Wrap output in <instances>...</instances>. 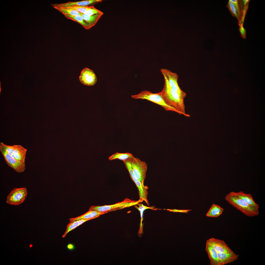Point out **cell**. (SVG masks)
<instances>
[{
	"instance_id": "cell-1",
	"label": "cell",
	"mask_w": 265,
	"mask_h": 265,
	"mask_svg": "<svg viewBox=\"0 0 265 265\" xmlns=\"http://www.w3.org/2000/svg\"><path fill=\"white\" fill-rule=\"evenodd\" d=\"M164 78V84L162 90L160 92L165 103L175 109L180 114L183 115L187 117H190V115L186 113L184 99L172 88L166 78Z\"/></svg>"
},
{
	"instance_id": "cell-2",
	"label": "cell",
	"mask_w": 265,
	"mask_h": 265,
	"mask_svg": "<svg viewBox=\"0 0 265 265\" xmlns=\"http://www.w3.org/2000/svg\"><path fill=\"white\" fill-rule=\"evenodd\" d=\"M225 200L229 204L248 217H254L259 214V208L249 205L231 192L225 197Z\"/></svg>"
},
{
	"instance_id": "cell-3",
	"label": "cell",
	"mask_w": 265,
	"mask_h": 265,
	"mask_svg": "<svg viewBox=\"0 0 265 265\" xmlns=\"http://www.w3.org/2000/svg\"><path fill=\"white\" fill-rule=\"evenodd\" d=\"M131 97L135 99H139L148 100L160 106L166 111H172L180 114L175 109L165 103L160 92L154 93L149 91L145 90L142 91L137 94L132 95Z\"/></svg>"
},
{
	"instance_id": "cell-4",
	"label": "cell",
	"mask_w": 265,
	"mask_h": 265,
	"mask_svg": "<svg viewBox=\"0 0 265 265\" xmlns=\"http://www.w3.org/2000/svg\"><path fill=\"white\" fill-rule=\"evenodd\" d=\"M142 202L140 199L138 200H134L126 198L122 201L114 204L102 206H92L89 210L106 213L109 211L122 209L135 205Z\"/></svg>"
},
{
	"instance_id": "cell-5",
	"label": "cell",
	"mask_w": 265,
	"mask_h": 265,
	"mask_svg": "<svg viewBox=\"0 0 265 265\" xmlns=\"http://www.w3.org/2000/svg\"><path fill=\"white\" fill-rule=\"evenodd\" d=\"M123 161L128 171L131 179L134 183L137 188L139 192V199L142 202L144 201L147 205L149 206V203L147 199V190L148 188V186H146L143 185L135 177L131 165L130 159L124 160Z\"/></svg>"
},
{
	"instance_id": "cell-6",
	"label": "cell",
	"mask_w": 265,
	"mask_h": 265,
	"mask_svg": "<svg viewBox=\"0 0 265 265\" xmlns=\"http://www.w3.org/2000/svg\"><path fill=\"white\" fill-rule=\"evenodd\" d=\"M132 168L137 179L144 185L146 177L147 165L146 162L135 157L130 159Z\"/></svg>"
},
{
	"instance_id": "cell-7",
	"label": "cell",
	"mask_w": 265,
	"mask_h": 265,
	"mask_svg": "<svg viewBox=\"0 0 265 265\" xmlns=\"http://www.w3.org/2000/svg\"><path fill=\"white\" fill-rule=\"evenodd\" d=\"M27 195V191L26 188H15L7 196L6 202L12 205H19L25 201Z\"/></svg>"
},
{
	"instance_id": "cell-8",
	"label": "cell",
	"mask_w": 265,
	"mask_h": 265,
	"mask_svg": "<svg viewBox=\"0 0 265 265\" xmlns=\"http://www.w3.org/2000/svg\"><path fill=\"white\" fill-rule=\"evenodd\" d=\"M160 71L165 77L172 88L177 92L184 99L186 96V93L180 88L178 83V76L176 73L172 72L170 70L162 68Z\"/></svg>"
},
{
	"instance_id": "cell-9",
	"label": "cell",
	"mask_w": 265,
	"mask_h": 265,
	"mask_svg": "<svg viewBox=\"0 0 265 265\" xmlns=\"http://www.w3.org/2000/svg\"><path fill=\"white\" fill-rule=\"evenodd\" d=\"M0 151L4 157L6 163L16 172L21 173L25 170V163L19 161L13 158L2 146H0Z\"/></svg>"
},
{
	"instance_id": "cell-10",
	"label": "cell",
	"mask_w": 265,
	"mask_h": 265,
	"mask_svg": "<svg viewBox=\"0 0 265 265\" xmlns=\"http://www.w3.org/2000/svg\"><path fill=\"white\" fill-rule=\"evenodd\" d=\"M79 78L81 83L87 86L94 85L97 81V77L93 71L87 68L82 70Z\"/></svg>"
},
{
	"instance_id": "cell-11",
	"label": "cell",
	"mask_w": 265,
	"mask_h": 265,
	"mask_svg": "<svg viewBox=\"0 0 265 265\" xmlns=\"http://www.w3.org/2000/svg\"><path fill=\"white\" fill-rule=\"evenodd\" d=\"M207 243L218 253H229L233 252L224 240L213 238L206 241Z\"/></svg>"
},
{
	"instance_id": "cell-12",
	"label": "cell",
	"mask_w": 265,
	"mask_h": 265,
	"mask_svg": "<svg viewBox=\"0 0 265 265\" xmlns=\"http://www.w3.org/2000/svg\"><path fill=\"white\" fill-rule=\"evenodd\" d=\"M219 265H224L238 260V256L234 252L229 253H218Z\"/></svg>"
},
{
	"instance_id": "cell-13",
	"label": "cell",
	"mask_w": 265,
	"mask_h": 265,
	"mask_svg": "<svg viewBox=\"0 0 265 265\" xmlns=\"http://www.w3.org/2000/svg\"><path fill=\"white\" fill-rule=\"evenodd\" d=\"M232 192L234 194L249 205L259 208V205L255 201L251 194L246 193L242 191L238 192Z\"/></svg>"
},
{
	"instance_id": "cell-14",
	"label": "cell",
	"mask_w": 265,
	"mask_h": 265,
	"mask_svg": "<svg viewBox=\"0 0 265 265\" xmlns=\"http://www.w3.org/2000/svg\"><path fill=\"white\" fill-rule=\"evenodd\" d=\"M205 250L210 260L211 265H219L218 252L210 245L206 242Z\"/></svg>"
},
{
	"instance_id": "cell-15",
	"label": "cell",
	"mask_w": 265,
	"mask_h": 265,
	"mask_svg": "<svg viewBox=\"0 0 265 265\" xmlns=\"http://www.w3.org/2000/svg\"><path fill=\"white\" fill-rule=\"evenodd\" d=\"M106 213L99 212L94 210H89L87 212L75 218H70L69 221L70 222H72L76 220L81 219L91 220L98 217L100 215Z\"/></svg>"
},
{
	"instance_id": "cell-16",
	"label": "cell",
	"mask_w": 265,
	"mask_h": 265,
	"mask_svg": "<svg viewBox=\"0 0 265 265\" xmlns=\"http://www.w3.org/2000/svg\"><path fill=\"white\" fill-rule=\"evenodd\" d=\"M14 154L18 161L25 163L27 149L20 145H13Z\"/></svg>"
},
{
	"instance_id": "cell-17",
	"label": "cell",
	"mask_w": 265,
	"mask_h": 265,
	"mask_svg": "<svg viewBox=\"0 0 265 265\" xmlns=\"http://www.w3.org/2000/svg\"><path fill=\"white\" fill-rule=\"evenodd\" d=\"M102 1V0H87L78 1H69L65 3L55 4L57 6L61 7H66L71 5L87 6V5L92 4L101 2Z\"/></svg>"
},
{
	"instance_id": "cell-18",
	"label": "cell",
	"mask_w": 265,
	"mask_h": 265,
	"mask_svg": "<svg viewBox=\"0 0 265 265\" xmlns=\"http://www.w3.org/2000/svg\"><path fill=\"white\" fill-rule=\"evenodd\" d=\"M103 14V13L89 15L81 13V16L91 28L96 24Z\"/></svg>"
},
{
	"instance_id": "cell-19",
	"label": "cell",
	"mask_w": 265,
	"mask_h": 265,
	"mask_svg": "<svg viewBox=\"0 0 265 265\" xmlns=\"http://www.w3.org/2000/svg\"><path fill=\"white\" fill-rule=\"evenodd\" d=\"M224 209L219 205L213 204L206 214L208 217H217L219 216L223 213Z\"/></svg>"
},
{
	"instance_id": "cell-20",
	"label": "cell",
	"mask_w": 265,
	"mask_h": 265,
	"mask_svg": "<svg viewBox=\"0 0 265 265\" xmlns=\"http://www.w3.org/2000/svg\"><path fill=\"white\" fill-rule=\"evenodd\" d=\"M53 7L57 10L64 15H81V13L71 8L66 7L57 6L55 4H52Z\"/></svg>"
},
{
	"instance_id": "cell-21",
	"label": "cell",
	"mask_w": 265,
	"mask_h": 265,
	"mask_svg": "<svg viewBox=\"0 0 265 265\" xmlns=\"http://www.w3.org/2000/svg\"><path fill=\"white\" fill-rule=\"evenodd\" d=\"M138 206L135 205V207L138 209L140 212L141 216V221L139 229V230L138 234L141 235L143 233V225L142 223L143 220V216L144 211L146 209H150L154 210H156L157 209L155 208L154 207H148L142 204L138 203L137 204Z\"/></svg>"
},
{
	"instance_id": "cell-22",
	"label": "cell",
	"mask_w": 265,
	"mask_h": 265,
	"mask_svg": "<svg viewBox=\"0 0 265 265\" xmlns=\"http://www.w3.org/2000/svg\"><path fill=\"white\" fill-rule=\"evenodd\" d=\"M91 220V219H81L76 220L72 222H70L66 226V230L62 236V238H65L67 234L70 231L82 224L84 223Z\"/></svg>"
},
{
	"instance_id": "cell-23",
	"label": "cell",
	"mask_w": 265,
	"mask_h": 265,
	"mask_svg": "<svg viewBox=\"0 0 265 265\" xmlns=\"http://www.w3.org/2000/svg\"><path fill=\"white\" fill-rule=\"evenodd\" d=\"M134 157L130 153L117 152L109 157L108 159L110 160H111L115 159H119L123 161L127 159H132Z\"/></svg>"
},
{
	"instance_id": "cell-24",
	"label": "cell",
	"mask_w": 265,
	"mask_h": 265,
	"mask_svg": "<svg viewBox=\"0 0 265 265\" xmlns=\"http://www.w3.org/2000/svg\"><path fill=\"white\" fill-rule=\"evenodd\" d=\"M64 15L67 19H70L78 22L86 29L89 30L91 28L83 19L81 15Z\"/></svg>"
},
{
	"instance_id": "cell-25",
	"label": "cell",
	"mask_w": 265,
	"mask_h": 265,
	"mask_svg": "<svg viewBox=\"0 0 265 265\" xmlns=\"http://www.w3.org/2000/svg\"><path fill=\"white\" fill-rule=\"evenodd\" d=\"M227 6L232 15L236 17L239 21H240L241 19V17L239 15L237 10L234 5L232 2L231 0H229L227 3Z\"/></svg>"
},
{
	"instance_id": "cell-26",
	"label": "cell",
	"mask_w": 265,
	"mask_h": 265,
	"mask_svg": "<svg viewBox=\"0 0 265 265\" xmlns=\"http://www.w3.org/2000/svg\"><path fill=\"white\" fill-rule=\"evenodd\" d=\"M63 7L69 8L76 11L81 13L85 14L90 7V6H81L78 5H71Z\"/></svg>"
},
{
	"instance_id": "cell-27",
	"label": "cell",
	"mask_w": 265,
	"mask_h": 265,
	"mask_svg": "<svg viewBox=\"0 0 265 265\" xmlns=\"http://www.w3.org/2000/svg\"><path fill=\"white\" fill-rule=\"evenodd\" d=\"M0 146L3 147L10 156L14 154L13 145H8L1 142L0 143Z\"/></svg>"
},
{
	"instance_id": "cell-28",
	"label": "cell",
	"mask_w": 265,
	"mask_h": 265,
	"mask_svg": "<svg viewBox=\"0 0 265 265\" xmlns=\"http://www.w3.org/2000/svg\"><path fill=\"white\" fill-rule=\"evenodd\" d=\"M102 13L103 12L96 9L93 6H90L89 8L85 14L89 15H92Z\"/></svg>"
},
{
	"instance_id": "cell-29",
	"label": "cell",
	"mask_w": 265,
	"mask_h": 265,
	"mask_svg": "<svg viewBox=\"0 0 265 265\" xmlns=\"http://www.w3.org/2000/svg\"><path fill=\"white\" fill-rule=\"evenodd\" d=\"M238 25L239 26V30L240 32V35L242 37L245 39L246 37V30L244 28L243 24L238 23Z\"/></svg>"
},
{
	"instance_id": "cell-30",
	"label": "cell",
	"mask_w": 265,
	"mask_h": 265,
	"mask_svg": "<svg viewBox=\"0 0 265 265\" xmlns=\"http://www.w3.org/2000/svg\"><path fill=\"white\" fill-rule=\"evenodd\" d=\"M164 210L169 211V212H179L187 213L189 211H191V210H178L176 209H164Z\"/></svg>"
},
{
	"instance_id": "cell-31",
	"label": "cell",
	"mask_w": 265,
	"mask_h": 265,
	"mask_svg": "<svg viewBox=\"0 0 265 265\" xmlns=\"http://www.w3.org/2000/svg\"><path fill=\"white\" fill-rule=\"evenodd\" d=\"M67 248L69 250L72 251L75 248V246L73 244L70 243L67 245Z\"/></svg>"
},
{
	"instance_id": "cell-32",
	"label": "cell",
	"mask_w": 265,
	"mask_h": 265,
	"mask_svg": "<svg viewBox=\"0 0 265 265\" xmlns=\"http://www.w3.org/2000/svg\"><path fill=\"white\" fill-rule=\"evenodd\" d=\"M32 246V245L31 244L30 246V247H31Z\"/></svg>"
}]
</instances>
